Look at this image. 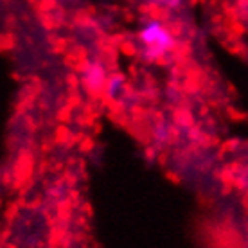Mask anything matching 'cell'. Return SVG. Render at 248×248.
<instances>
[{"mask_svg":"<svg viewBox=\"0 0 248 248\" xmlns=\"http://www.w3.org/2000/svg\"><path fill=\"white\" fill-rule=\"evenodd\" d=\"M142 44V58L146 62H158L174 49V36L160 20H148L139 31Z\"/></svg>","mask_w":248,"mask_h":248,"instance_id":"6da1fadb","label":"cell"},{"mask_svg":"<svg viewBox=\"0 0 248 248\" xmlns=\"http://www.w3.org/2000/svg\"><path fill=\"white\" fill-rule=\"evenodd\" d=\"M106 67L99 62H90L83 70V85L88 92H101L105 90V85L108 81Z\"/></svg>","mask_w":248,"mask_h":248,"instance_id":"7a4b0ae2","label":"cell"},{"mask_svg":"<svg viewBox=\"0 0 248 248\" xmlns=\"http://www.w3.org/2000/svg\"><path fill=\"white\" fill-rule=\"evenodd\" d=\"M124 88H126V79H124L123 74H112L108 76V81L105 85V95L108 99H119L124 93Z\"/></svg>","mask_w":248,"mask_h":248,"instance_id":"3957f363","label":"cell"},{"mask_svg":"<svg viewBox=\"0 0 248 248\" xmlns=\"http://www.w3.org/2000/svg\"><path fill=\"white\" fill-rule=\"evenodd\" d=\"M162 2H164L166 6H169V7H176L182 2V0H162Z\"/></svg>","mask_w":248,"mask_h":248,"instance_id":"277c9868","label":"cell"}]
</instances>
